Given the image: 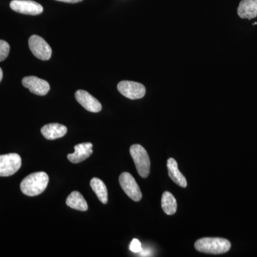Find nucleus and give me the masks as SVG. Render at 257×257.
I'll use <instances>...</instances> for the list:
<instances>
[{
	"instance_id": "f257e3e1",
	"label": "nucleus",
	"mask_w": 257,
	"mask_h": 257,
	"mask_svg": "<svg viewBox=\"0 0 257 257\" xmlns=\"http://www.w3.org/2000/svg\"><path fill=\"white\" fill-rule=\"evenodd\" d=\"M48 183L49 177L45 172H35L23 179L20 189L25 195L35 197L45 192Z\"/></svg>"
},
{
	"instance_id": "f03ea898",
	"label": "nucleus",
	"mask_w": 257,
	"mask_h": 257,
	"mask_svg": "<svg viewBox=\"0 0 257 257\" xmlns=\"http://www.w3.org/2000/svg\"><path fill=\"white\" fill-rule=\"evenodd\" d=\"M231 246L229 240L223 238H202L194 243V247L198 251L211 254H221L227 252L231 248Z\"/></svg>"
},
{
	"instance_id": "7ed1b4c3",
	"label": "nucleus",
	"mask_w": 257,
	"mask_h": 257,
	"mask_svg": "<svg viewBox=\"0 0 257 257\" xmlns=\"http://www.w3.org/2000/svg\"><path fill=\"white\" fill-rule=\"evenodd\" d=\"M130 155L139 175L143 178H147L150 173V160L146 150L141 145H133L130 147Z\"/></svg>"
},
{
	"instance_id": "20e7f679",
	"label": "nucleus",
	"mask_w": 257,
	"mask_h": 257,
	"mask_svg": "<svg viewBox=\"0 0 257 257\" xmlns=\"http://www.w3.org/2000/svg\"><path fill=\"white\" fill-rule=\"evenodd\" d=\"M22 166V159L16 153L0 155V177L15 175Z\"/></svg>"
},
{
	"instance_id": "39448f33",
	"label": "nucleus",
	"mask_w": 257,
	"mask_h": 257,
	"mask_svg": "<svg viewBox=\"0 0 257 257\" xmlns=\"http://www.w3.org/2000/svg\"><path fill=\"white\" fill-rule=\"evenodd\" d=\"M29 47L32 54L40 60L47 61L52 57V48L42 37L38 35H32L30 37Z\"/></svg>"
},
{
	"instance_id": "423d86ee",
	"label": "nucleus",
	"mask_w": 257,
	"mask_h": 257,
	"mask_svg": "<svg viewBox=\"0 0 257 257\" xmlns=\"http://www.w3.org/2000/svg\"><path fill=\"white\" fill-rule=\"evenodd\" d=\"M119 182L121 188L130 199L139 202L143 197L141 190L135 178L128 172H123L119 176Z\"/></svg>"
},
{
	"instance_id": "0eeeda50",
	"label": "nucleus",
	"mask_w": 257,
	"mask_h": 257,
	"mask_svg": "<svg viewBox=\"0 0 257 257\" xmlns=\"http://www.w3.org/2000/svg\"><path fill=\"white\" fill-rule=\"evenodd\" d=\"M117 89L125 97L133 100L142 99L146 94L143 84L133 81H121L118 84Z\"/></svg>"
},
{
	"instance_id": "6e6552de",
	"label": "nucleus",
	"mask_w": 257,
	"mask_h": 257,
	"mask_svg": "<svg viewBox=\"0 0 257 257\" xmlns=\"http://www.w3.org/2000/svg\"><path fill=\"white\" fill-rule=\"evenodd\" d=\"M10 8L20 14L38 15L43 12L41 5L32 0H13L10 3Z\"/></svg>"
},
{
	"instance_id": "1a4fd4ad",
	"label": "nucleus",
	"mask_w": 257,
	"mask_h": 257,
	"mask_svg": "<svg viewBox=\"0 0 257 257\" xmlns=\"http://www.w3.org/2000/svg\"><path fill=\"white\" fill-rule=\"evenodd\" d=\"M22 83L30 92L39 96L46 95L50 89V84L46 80L35 76L24 77Z\"/></svg>"
},
{
	"instance_id": "9d476101",
	"label": "nucleus",
	"mask_w": 257,
	"mask_h": 257,
	"mask_svg": "<svg viewBox=\"0 0 257 257\" xmlns=\"http://www.w3.org/2000/svg\"><path fill=\"white\" fill-rule=\"evenodd\" d=\"M75 98L86 110L94 113L99 112L101 110V103L87 91L77 90L75 93Z\"/></svg>"
},
{
	"instance_id": "9b49d317",
	"label": "nucleus",
	"mask_w": 257,
	"mask_h": 257,
	"mask_svg": "<svg viewBox=\"0 0 257 257\" xmlns=\"http://www.w3.org/2000/svg\"><path fill=\"white\" fill-rule=\"evenodd\" d=\"M92 144L90 143L79 144L74 147L75 152L67 155V159L72 163H80L92 155Z\"/></svg>"
},
{
	"instance_id": "f8f14e48",
	"label": "nucleus",
	"mask_w": 257,
	"mask_h": 257,
	"mask_svg": "<svg viewBox=\"0 0 257 257\" xmlns=\"http://www.w3.org/2000/svg\"><path fill=\"white\" fill-rule=\"evenodd\" d=\"M41 133L47 140H54L63 138L67 133V128L64 125L52 123L44 126L41 128Z\"/></svg>"
},
{
	"instance_id": "ddd939ff",
	"label": "nucleus",
	"mask_w": 257,
	"mask_h": 257,
	"mask_svg": "<svg viewBox=\"0 0 257 257\" xmlns=\"http://www.w3.org/2000/svg\"><path fill=\"white\" fill-rule=\"evenodd\" d=\"M238 15L242 19H251L257 17V0H241L237 10Z\"/></svg>"
},
{
	"instance_id": "4468645a",
	"label": "nucleus",
	"mask_w": 257,
	"mask_h": 257,
	"mask_svg": "<svg viewBox=\"0 0 257 257\" xmlns=\"http://www.w3.org/2000/svg\"><path fill=\"white\" fill-rule=\"evenodd\" d=\"M167 169H168L169 176L175 183L183 188L187 187V179L179 170L178 165L175 159L170 158L167 160Z\"/></svg>"
},
{
	"instance_id": "2eb2a0df",
	"label": "nucleus",
	"mask_w": 257,
	"mask_h": 257,
	"mask_svg": "<svg viewBox=\"0 0 257 257\" xmlns=\"http://www.w3.org/2000/svg\"><path fill=\"white\" fill-rule=\"evenodd\" d=\"M66 204L68 207L76 210L85 211L88 209L87 203L82 194L77 191L71 193L66 200Z\"/></svg>"
},
{
	"instance_id": "dca6fc26",
	"label": "nucleus",
	"mask_w": 257,
	"mask_h": 257,
	"mask_svg": "<svg viewBox=\"0 0 257 257\" xmlns=\"http://www.w3.org/2000/svg\"><path fill=\"white\" fill-rule=\"evenodd\" d=\"M162 207L167 215H173L177 210V202L170 192H164L162 197Z\"/></svg>"
},
{
	"instance_id": "f3484780",
	"label": "nucleus",
	"mask_w": 257,
	"mask_h": 257,
	"mask_svg": "<svg viewBox=\"0 0 257 257\" xmlns=\"http://www.w3.org/2000/svg\"><path fill=\"white\" fill-rule=\"evenodd\" d=\"M90 186L99 201L103 204H106L108 202V192L104 182L101 179L93 178L90 181Z\"/></svg>"
},
{
	"instance_id": "a211bd4d",
	"label": "nucleus",
	"mask_w": 257,
	"mask_h": 257,
	"mask_svg": "<svg viewBox=\"0 0 257 257\" xmlns=\"http://www.w3.org/2000/svg\"><path fill=\"white\" fill-rule=\"evenodd\" d=\"M10 47L8 42L0 40V62L5 60L9 55Z\"/></svg>"
},
{
	"instance_id": "6ab92c4d",
	"label": "nucleus",
	"mask_w": 257,
	"mask_h": 257,
	"mask_svg": "<svg viewBox=\"0 0 257 257\" xmlns=\"http://www.w3.org/2000/svg\"><path fill=\"white\" fill-rule=\"evenodd\" d=\"M130 250L134 253H140L143 251L141 242L138 239H134L130 243Z\"/></svg>"
},
{
	"instance_id": "aec40b11",
	"label": "nucleus",
	"mask_w": 257,
	"mask_h": 257,
	"mask_svg": "<svg viewBox=\"0 0 257 257\" xmlns=\"http://www.w3.org/2000/svg\"><path fill=\"white\" fill-rule=\"evenodd\" d=\"M57 1L63 2L67 3H80L82 0H57Z\"/></svg>"
},
{
	"instance_id": "412c9836",
	"label": "nucleus",
	"mask_w": 257,
	"mask_h": 257,
	"mask_svg": "<svg viewBox=\"0 0 257 257\" xmlns=\"http://www.w3.org/2000/svg\"><path fill=\"white\" fill-rule=\"evenodd\" d=\"M3 70H2V69L0 68V82H1L2 79H3Z\"/></svg>"
},
{
	"instance_id": "4be33fe9",
	"label": "nucleus",
	"mask_w": 257,
	"mask_h": 257,
	"mask_svg": "<svg viewBox=\"0 0 257 257\" xmlns=\"http://www.w3.org/2000/svg\"><path fill=\"white\" fill-rule=\"evenodd\" d=\"M257 25V23H253V25Z\"/></svg>"
}]
</instances>
